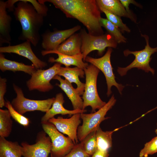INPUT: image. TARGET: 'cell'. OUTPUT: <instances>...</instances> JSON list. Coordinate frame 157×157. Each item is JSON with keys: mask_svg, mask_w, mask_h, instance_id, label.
Here are the masks:
<instances>
[{"mask_svg": "<svg viewBox=\"0 0 157 157\" xmlns=\"http://www.w3.org/2000/svg\"><path fill=\"white\" fill-rule=\"evenodd\" d=\"M53 53L57 54L58 57L56 59L49 57L48 60L49 62L60 63L64 65L65 67L74 65L83 70L89 65L88 63L83 61V56L82 53L75 56L67 55L57 52Z\"/></svg>", "mask_w": 157, "mask_h": 157, "instance_id": "obj_20", "label": "cell"}, {"mask_svg": "<svg viewBox=\"0 0 157 157\" xmlns=\"http://www.w3.org/2000/svg\"><path fill=\"white\" fill-rule=\"evenodd\" d=\"M42 124L43 131L51 140V157H63L68 154L75 145L72 140L63 135L49 121Z\"/></svg>", "mask_w": 157, "mask_h": 157, "instance_id": "obj_7", "label": "cell"}, {"mask_svg": "<svg viewBox=\"0 0 157 157\" xmlns=\"http://www.w3.org/2000/svg\"><path fill=\"white\" fill-rule=\"evenodd\" d=\"M43 131L37 134L35 143L29 144L26 142L21 143L24 157H48L50 153L51 142L50 137Z\"/></svg>", "mask_w": 157, "mask_h": 157, "instance_id": "obj_11", "label": "cell"}, {"mask_svg": "<svg viewBox=\"0 0 157 157\" xmlns=\"http://www.w3.org/2000/svg\"><path fill=\"white\" fill-rule=\"evenodd\" d=\"M6 1L7 9L10 11H14L15 7L14 5L18 1L17 0H9Z\"/></svg>", "mask_w": 157, "mask_h": 157, "instance_id": "obj_36", "label": "cell"}, {"mask_svg": "<svg viewBox=\"0 0 157 157\" xmlns=\"http://www.w3.org/2000/svg\"><path fill=\"white\" fill-rule=\"evenodd\" d=\"M5 106L9 110L11 117L18 123L24 127L29 126L30 122L29 119L17 112L9 101H6Z\"/></svg>", "mask_w": 157, "mask_h": 157, "instance_id": "obj_29", "label": "cell"}, {"mask_svg": "<svg viewBox=\"0 0 157 157\" xmlns=\"http://www.w3.org/2000/svg\"><path fill=\"white\" fill-rule=\"evenodd\" d=\"M81 29V26L77 25L67 29L45 32L42 35V46L46 51L56 50L59 45Z\"/></svg>", "mask_w": 157, "mask_h": 157, "instance_id": "obj_13", "label": "cell"}, {"mask_svg": "<svg viewBox=\"0 0 157 157\" xmlns=\"http://www.w3.org/2000/svg\"><path fill=\"white\" fill-rule=\"evenodd\" d=\"M63 157H90L85 151L82 141L75 144L71 151Z\"/></svg>", "mask_w": 157, "mask_h": 157, "instance_id": "obj_31", "label": "cell"}, {"mask_svg": "<svg viewBox=\"0 0 157 157\" xmlns=\"http://www.w3.org/2000/svg\"><path fill=\"white\" fill-rule=\"evenodd\" d=\"M40 3L48 2L60 10L67 18L75 19L94 35L103 34L100 23V11L95 0H39Z\"/></svg>", "mask_w": 157, "mask_h": 157, "instance_id": "obj_1", "label": "cell"}, {"mask_svg": "<svg viewBox=\"0 0 157 157\" xmlns=\"http://www.w3.org/2000/svg\"><path fill=\"white\" fill-rule=\"evenodd\" d=\"M58 80L60 84L56 85L60 87L65 93L71 101L73 110H83V101L76 88H74L72 83L66 79H62L58 75L53 78Z\"/></svg>", "mask_w": 157, "mask_h": 157, "instance_id": "obj_18", "label": "cell"}, {"mask_svg": "<svg viewBox=\"0 0 157 157\" xmlns=\"http://www.w3.org/2000/svg\"><path fill=\"white\" fill-rule=\"evenodd\" d=\"M14 15L21 25L20 39L30 42L36 46L40 39V30L43 24L44 17L38 14L32 5L25 0H18Z\"/></svg>", "mask_w": 157, "mask_h": 157, "instance_id": "obj_2", "label": "cell"}, {"mask_svg": "<svg viewBox=\"0 0 157 157\" xmlns=\"http://www.w3.org/2000/svg\"><path fill=\"white\" fill-rule=\"evenodd\" d=\"M31 3L37 12L43 17L47 16L48 8L44 4L41 3L35 0H25Z\"/></svg>", "mask_w": 157, "mask_h": 157, "instance_id": "obj_32", "label": "cell"}, {"mask_svg": "<svg viewBox=\"0 0 157 157\" xmlns=\"http://www.w3.org/2000/svg\"><path fill=\"white\" fill-rule=\"evenodd\" d=\"M96 2L99 8H103L120 17L129 18L136 23L135 17L128 13L119 0H96Z\"/></svg>", "mask_w": 157, "mask_h": 157, "instance_id": "obj_21", "label": "cell"}, {"mask_svg": "<svg viewBox=\"0 0 157 157\" xmlns=\"http://www.w3.org/2000/svg\"><path fill=\"white\" fill-rule=\"evenodd\" d=\"M64 102V97L63 94L61 93L57 94L52 107L42 117L41 120V124L48 121L50 119L54 117L56 115H68L71 116L77 113H84L87 111L85 109L72 110H67L63 106Z\"/></svg>", "mask_w": 157, "mask_h": 157, "instance_id": "obj_16", "label": "cell"}, {"mask_svg": "<svg viewBox=\"0 0 157 157\" xmlns=\"http://www.w3.org/2000/svg\"><path fill=\"white\" fill-rule=\"evenodd\" d=\"M119 1L128 13L133 16V14L129 9V5L130 4H133L136 6L140 7V5L138 3L133 0H120Z\"/></svg>", "mask_w": 157, "mask_h": 157, "instance_id": "obj_34", "label": "cell"}, {"mask_svg": "<svg viewBox=\"0 0 157 157\" xmlns=\"http://www.w3.org/2000/svg\"><path fill=\"white\" fill-rule=\"evenodd\" d=\"M116 129L112 131H104L99 127L96 131V137L97 149L109 151L112 146V135L113 133L118 130Z\"/></svg>", "mask_w": 157, "mask_h": 157, "instance_id": "obj_24", "label": "cell"}, {"mask_svg": "<svg viewBox=\"0 0 157 157\" xmlns=\"http://www.w3.org/2000/svg\"><path fill=\"white\" fill-rule=\"evenodd\" d=\"M0 69L3 72L6 70L22 71L31 75L37 70L33 65H27L8 59L1 53H0Z\"/></svg>", "mask_w": 157, "mask_h": 157, "instance_id": "obj_22", "label": "cell"}, {"mask_svg": "<svg viewBox=\"0 0 157 157\" xmlns=\"http://www.w3.org/2000/svg\"><path fill=\"white\" fill-rule=\"evenodd\" d=\"M8 110L0 109V136L5 138L8 137L12 130L13 122Z\"/></svg>", "mask_w": 157, "mask_h": 157, "instance_id": "obj_25", "label": "cell"}, {"mask_svg": "<svg viewBox=\"0 0 157 157\" xmlns=\"http://www.w3.org/2000/svg\"><path fill=\"white\" fill-rule=\"evenodd\" d=\"M31 42L28 41L16 45H8L0 47V53H13L24 56L30 60L36 69H42L47 63L38 58L33 52Z\"/></svg>", "mask_w": 157, "mask_h": 157, "instance_id": "obj_14", "label": "cell"}, {"mask_svg": "<svg viewBox=\"0 0 157 157\" xmlns=\"http://www.w3.org/2000/svg\"><path fill=\"white\" fill-rule=\"evenodd\" d=\"M116 100L113 94L108 101L98 111L90 114H81V118L83 123L78 126L77 135L78 140L82 141L91 132L96 130L101 123L109 118L105 117L107 112L114 105Z\"/></svg>", "mask_w": 157, "mask_h": 157, "instance_id": "obj_6", "label": "cell"}, {"mask_svg": "<svg viewBox=\"0 0 157 157\" xmlns=\"http://www.w3.org/2000/svg\"><path fill=\"white\" fill-rule=\"evenodd\" d=\"M22 148L17 142L7 140L0 137V157H22Z\"/></svg>", "mask_w": 157, "mask_h": 157, "instance_id": "obj_23", "label": "cell"}, {"mask_svg": "<svg viewBox=\"0 0 157 157\" xmlns=\"http://www.w3.org/2000/svg\"><path fill=\"white\" fill-rule=\"evenodd\" d=\"M109 156V151H104L97 149L90 157H108Z\"/></svg>", "mask_w": 157, "mask_h": 157, "instance_id": "obj_35", "label": "cell"}, {"mask_svg": "<svg viewBox=\"0 0 157 157\" xmlns=\"http://www.w3.org/2000/svg\"><path fill=\"white\" fill-rule=\"evenodd\" d=\"M6 1H0V45L6 43L10 45L11 17L7 11Z\"/></svg>", "mask_w": 157, "mask_h": 157, "instance_id": "obj_17", "label": "cell"}, {"mask_svg": "<svg viewBox=\"0 0 157 157\" xmlns=\"http://www.w3.org/2000/svg\"><path fill=\"white\" fill-rule=\"evenodd\" d=\"M7 79L5 78H0V107L5 106L4 95L6 91Z\"/></svg>", "mask_w": 157, "mask_h": 157, "instance_id": "obj_33", "label": "cell"}, {"mask_svg": "<svg viewBox=\"0 0 157 157\" xmlns=\"http://www.w3.org/2000/svg\"><path fill=\"white\" fill-rule=\"evenodd\" d=\"M62 64L55 63L52 66L46 69H37L26 82V85L30 91L34 90L46 92L53 88L50 81L59 72Z\"/></svg>", "mask_w": 157, "mask_h": 157, "instance_id": "obj_10", "label": "cell"}, {"mask_svg": "<svg viewBox=\"0 0 157 157\" xmlns=\"http://www.w3.org/2000/svg\"><path fill=\"white\" fill-rule=\"evenodd\" d=\"M112 51L111 48L108 47L105 54L102 57L99 58H94L87 56L85 61L89 63L101 71L104 74L106 80L107 86V95L109 97L112 93L111 88L114 86L117 88L120 94L125 86L116 82L115 77L113 72L110 57Z\"/></svg>", "mask_w": 157, "mask_h": 157, "instance_id": "obj_9", "label": "cell"}, {"mask_svg": "<svg viewBox=\"0 0 157 157\" xmlns=\"http://www.w3.org/2000/svg\"><path fill=\"white\" fill-rule=\"evenodd\" d=\"M100 23L101 26L114 38L118 43L126 42V38L122 34L120 29L107 19L101 17Z\"/></svg>", "mask_w": 157, "mask_h": 157, "instance_id": "obj_26", "label": "cell"}, {"mask_svg": "<svg viewBox=\"0 0 157 157\" xmlns=\"http://www.w3.org/2000/svg\"><path fill=\"white\" fill-rule=\"evenodd\" d=\"M81 40V51L85 61L88 55L92 51L97 50L98 55H101L107 47L115 48L117 42L108 33L99 35H94L87 33L84 29H81L79 33Z\"/></svg>", "mask_w": 157, "mask_h": 157, "instance_id": "obj_4", "label": "cell"}, {"mask_svg": "<svg viewBox=\"0 0 157 157\" xmlns=\"http://www.w3.org/2000/svg\"><path fill=\"white\" fill-rule=\"evenodd\" d=\"M157 152V136L147 142L144 148L140 151L139 157H147Z\"/></svg>", "mask_w": 157, "mask_h": 157, "instance_id": "obj_30", "label": "cell"}, {"mask_svg": "<svg viewBox=\"0 0 157 157\" xmlns=\"http://www.w3.org/2000/svg\"><path fill=\"white\" fill-rule=\"evenodd\" d=\"M14 89L16 94V98L11 104L14 109L23 115L27 112L35 110L46 112L51 108L55 97L43 100H34L25 97L21 88L13 84Z\"/></svg>", "mask_w": 157, "mask_h": 157, "instance_id": "obj_8", "label": "cell"}, {"mask_svg": "<svg viewBox=\"0 0 157 157\" xmlns=\"http://www.w3.org/2000/svg\"><path fill=\"white\" fill-rule=\"evenodd\" d=\"M96 131L95 130L90 133L82 141L85 151L90 156L97 149Z\"/></svg>", "mask_w": 157, "mask_h": 157, "instance_id": "obj_27", "label": "cell"}, {"mask_svg": "<svg viewBox=\"0 0 157 157\" xmlns=\"http://www.w3.org/2000/svg\"><path fill=\"white\" fill-rule=\"evenodd\" d=\"M141 35L145 38L146 42V45L144 49L135 51L127 49L123 52L124 56H127L132 54L134 56L135 59L131 63L126 67H118L117 72L121 76L126 75L129 70L134 68L142 70L146 72H150L153 75L154 74L155 70L151 67L149 63L152 59L151 57L152 55L157 52V47L155 48L151 47L149 44V36L146 35L141 34Z\"/></svg>", "mask_w": 157, "mask_h": 157, "instance_id": "obj_5", "label": "cell"}, {"mask_svg": "<svg viewBox=\"0 0 157 157\" xmlns=\"http://www.w3.org/2000/svg\"><path fill=\"white\" fill-rule=\"evenodd\" d=\"M81 45L82 40L79 33H75L59 45L56 50H43L41 54L42 56H44L57 52L67 55H76L81 53Z\"/></svg>", "mask_w": 157, "mask_h": 157, "instance_id": "obj_15", "label": "cell"}, {"mask_svg": "<svg viewBox=\"0 0 157 157\" xmlns=\"http://www.w3.org/2000/svg\"><path fill=\"white\" fill-rule=\"evenodd\" d=\"M100 11L104 13L107 17V19L118 28L122 31L128 33L131 32L130 29L122 22L120 17L102 8H99Z\"/></svg>", "mask_w": 157, "mask_h": 157, "instance_id": "obj_28", "label": "cell"}, {"mask_svg": "<svg viewBox=\"0 0 157 157\" xmlns=\"http://www.w3.org/2000/svg\"><path fill=\"white\" fill-rule=\"evenodd\" d=\"M81 114H74L69 118H64L62 117H53L48 121L53 124L60 132L67 135L76 144L79 141L77 132L81 123Z\"/></svg>", "mask_w": 157, "mask_h": 157, "instance_id": "obj_12", "label": "cell"}, {"mask_svg": "<svg viewBox=\"0 0 157 157\" xmlns=\"http://www.w3.org/2000/svg\"><path fill=\"white\" fill-rule=\"evenodd\" d=\"M85 76L84 90L82 97L83 101V110L88 106L92 108V112L97 109H100L106 103L101 100L98 94L97 80L100 70L90 64L84 69Z\"/></svg>", "mask_w": 157, "mask_h": 157, "instance_id": "obj_3", "label": "cell"}, {"mask_svg": "<svg viewBox=\"0 0 157 157\" xmlns=\"http://www.w3.org/2000/svg\"><path fill=\"white\" fill-rule=\"evenodd\" d=\"M85 74L83 70L77 67L71 68L61 66L58 75L63 76L71 83H76L77 85L76 89L81 96L83 95L84 92L85 83L80 81L79 77L84 78Z\"/></svg>", "mask_w": 157, "mask_h": 157, "instance_id": "obj_19", "label": "cell"}, {"mask_svg": "<svg viewBox=\"0 0 157 157\" xmlns=\"http://www.w3.org/2000/svg\"><path fill=\"white\" fill-rule=\"evenodd\" d=\"M155 132L156 133V134L157 135V123L156 124V128L155 130Z\"/></svg>", "mask_w": 157, "mask_h": 157, "instance_id": "obj_37", "label": "cell"}]
</instances>
